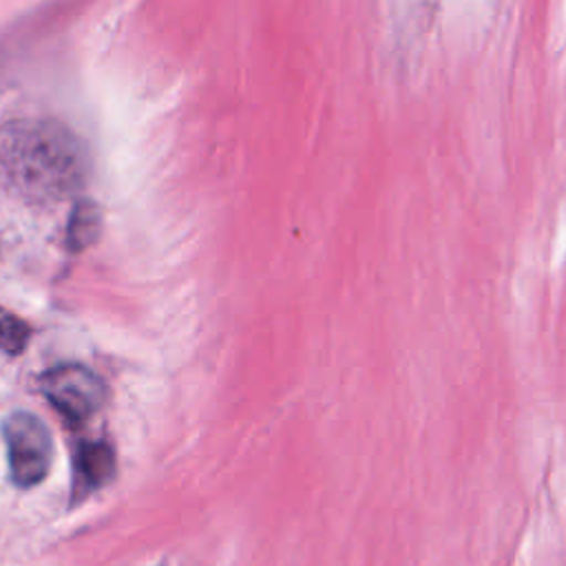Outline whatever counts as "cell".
<instances>
[{"label": "cell", "instance_id": "obj_4", "mask_svg": "<svg viewBox=\"0 0 566 566\" xmlns=\"http://www.w3.org/2000/svg\"><path fill=\"white\" fill-rule=\"evenodd\" d=\"M115 475V451L104 440H84L73 453V502L108 484Z\"/></svg>", "mask_w": 566, "mask_h": 566}, {"label": "cell", "instance_id": "obj_6", "mask_svg": "<svg viewBox=\"0 0 566 566\" xmlns=\"http://www.w3.org/2000/svg\"><path fill=\"white\" fill-rule=\"evenodd\" d=\"M31 336V327L18 314L0 307V349L7 354H20Z\"/></svg>", "mask_w": 566, "mask_h": 566}, {"label": "cell", "instance_id": "obj_1", "mask_svg": "<svg viewBox=\"0 0 566 566\" xmlns=\"http://www.w3.org/2000/svg\"><path fill=\"white\" fill-rule=\"evenodd\" d=\"M88 177L84 144L53 119H15L0 126V184L53 201L77 192Z\"/></svg>", "mask_w": 566, "mask_h": 566}, {"label": "cell", "instance_id": "obj_2", "mask_svg": "<svg viewBox=\"0 0 566 566\" xmlns=\"http://www.w3.org/2000/svg\"><path fill=\"white\" fill-rule=\"evenodd\" d=\"M2 438L11 480L18 486L40 484L53 460V438L46 424L31 411H11L2 420Z\"/></svg>", "mask_w": 566, "mask_h": 566}, {"label": "cell", "instance_id": "obj_3", "mask_svg": "<svg viewBox=\"0 0 566 566\" xmlns=\"http://www.w3.org/2000/svg\"><path fill=\"white\" fill-rule=\"evenodd\" d=\"M40 389L44 398L71 422L88 420L106 400L102 378L80 363H62L46 369L40 376Z\"/></svg>", "mask_w": 566, "mask_h": 566}, {"label": "cell", "instance_id": "obj_5", "mask_svg": "<svg viewBox=\"0 0 566 566\" xmlns=\"http://www.w3.org/2000/svg\"><path fill=\"white\" fill-rule=\"evenodd\" d=\"M102 217L99 208L91 199H82L75 203L69 226H66V245L71 252H82L93 245L99 237Z\"/></svg>", "mask_w": 566, "mask_h": 566}]
</instances>
